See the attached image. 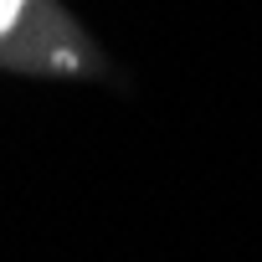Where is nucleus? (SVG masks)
<instances>
[{
  "label": "nucleus",
  "instance_id": "nucleus-1",
  "mask_svg": "<svg viewBox=\"0 0 262 262\" xmlns=\"http://www.w3.org/2000/svg\"><path fill=\"white\" fill-rule=\"evenodd\" d=\"M21 11H26V0H0V36L21 21Z\"/></svg>",
  "mask_w": 262,
  "mask_h": 262
}]
</instances>
